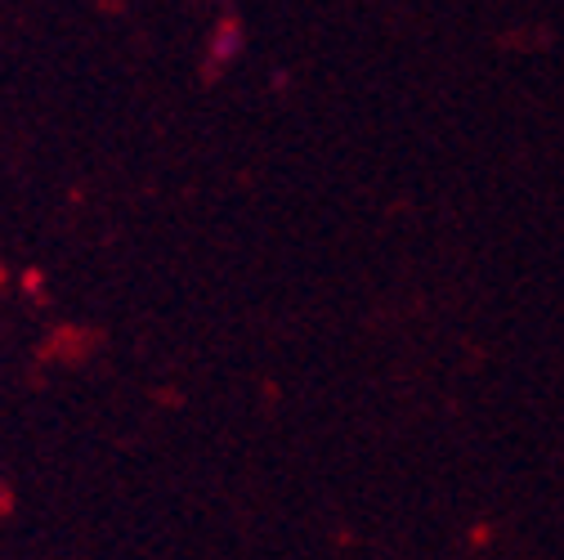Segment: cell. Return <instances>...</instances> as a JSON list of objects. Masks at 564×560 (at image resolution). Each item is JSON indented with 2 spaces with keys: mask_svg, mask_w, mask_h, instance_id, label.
<instances>
[{
  "mask_svg": "<svg viewBox=\"0 0 564 560\" xmlns=\"http://www.w3.org/2000/svg\"><path fill=\"white\" fill-rule=\"evenodd\" d=\"M242 45H247L242 23L238 19H220L216 32H210V41H206V67L210 73H229V67L242 58Z\"/></svg>",
  "mask_w": 564,
  "mask_h": 560,
  "instance_id": "6da1fadb",
  "label": "cell"
}]
</instances>
